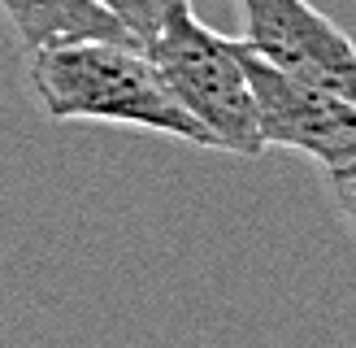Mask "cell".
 <instances>
[{"instance_id":"277c9868","label":"cell","mask_w":356,"mask_h":348,"mask_svg":"<svg viewBox=\"0 0 356 348\" xmlns=\"http://www.w3.org/2000/svg\"><path fill=\"white\" fill-rule=\"evenodd\" d=\"M243 44L270 65L356 104V44L309 0H239Z\"/></svg>"},{"instance_id":"5b68a950","label":"cell","mask_w":356,"mask_h":348,"mask_svg":"<svg viewBox=\"0 0 356 348\" xmlns=\"http://www.w3.org/2000/svg\"><path fill=\"white\" fill-rule=\"evenodd\" d=\"M0 13L13 26L17 44L26 48V57L74 40H131L118 17H109L96 0H0Z\"/></svg>"},{"instance_id":"52a82bcc","label":"cell","mask_w":356,"mask_h":348,"mask_svg":"<svg viewBox=\"0 0 356 348\" xmlns=\"http://www.w3.org/2000/svg\"><path fill=\"white\" fill-rule=\"evenodd\" d=\"M326 187H330L334 205H339V214L356 226V161H348L339 170H326Z\"/></svg>"},{"instance_id":"3957f363","label":"cell","mask_w":356,"mask_h":348,"mask_svg":"<svg viewBox=\"0 0 356 348\" xmlns=\"http://www.w3.org/2000/svg\"><path fill=\"white\" fill-rule=\"evenodd\" d=\"M243 79L252 92L257 131L265 148H296L313 157L322 170H339L356 161V104L339 92H326L309 79H296L287 70L257 57L243 40H235Z\"/></svg>"},{"instance_id":"6da1fadb","label":"cell","mask_w":356,"mask_h":348,"mask_svg":"<svg viewBox=\"0 0 356 348\" xmlns=\"http://www.w3.org/2000/svg\"><path fill=\"white\" fill-rule=\"evenodd\" d=\"M31 92L57 122H113L213 148L209 131L170 96L148 52L131 40H74L31 52Z\"/></svg>"},{"instance_id":"8992f818","label":"cell","mask_w":356,"mask_h":348,"mask_svg":"<svg viewBox=\"0 0 356 348\" xmlns=\"http://www.w3.org/2000/svg\"><path fill=\"white\" fill-rule=\"evenodd\" d=\"M96 5L109 13V17H118L122 31H127L139 48H144L152 35H156V26L165 22V13L174 5H183V0H96Z\"/></svg>"},{"instance_id":"7a4b0ae2","label":"cell","mask_w":356,"mask_h":348,"mask_svg":"<svg viewBox=\"0 0 356 348\" xmlns=\"http://www.w3.org/2000/svg\"><path fill=\"white\" fill-rule=\"evenodd\" d=\"M144 52L156 65L161 83L170 87V96L209 131L213 148H226L239 157L265 152L239 48L235 40L204 26L195 17L191 0H183V5H174L165 13V22L156 26Z\"/></svg>"}]
</instances>
